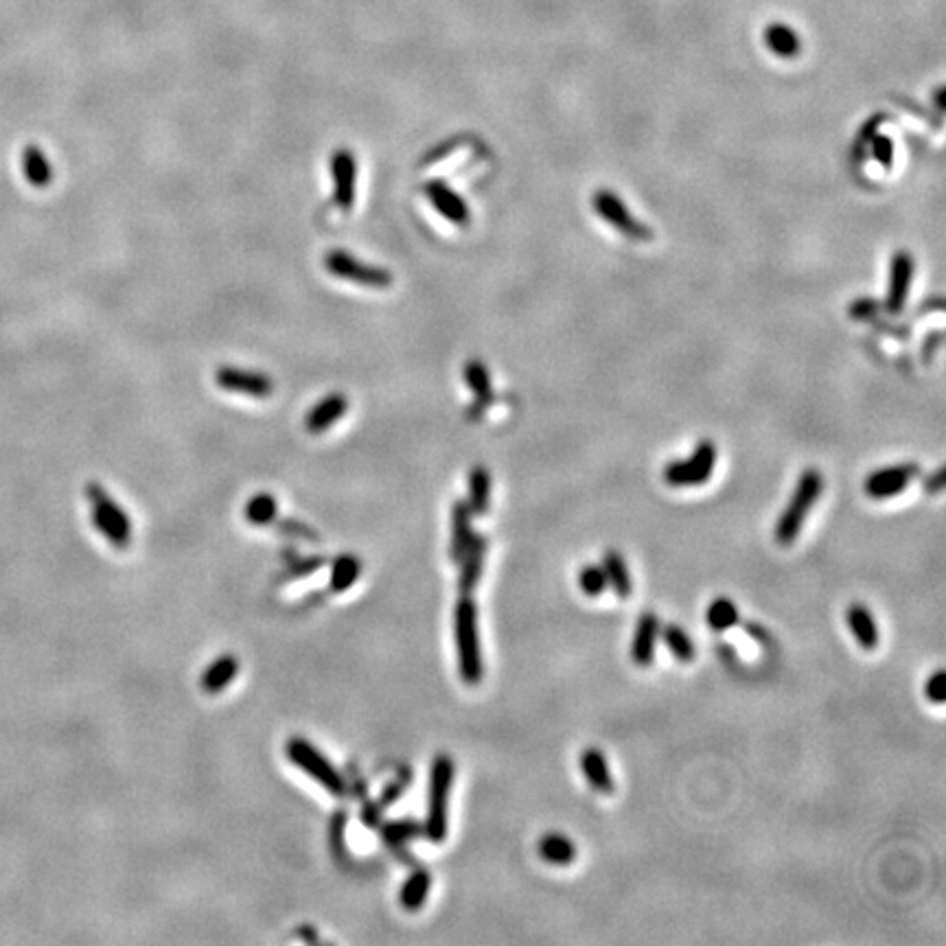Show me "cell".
I'll use <instances>...</instances> for the list:
<instances>
[{
    "mask_svg": "<svg viewBox=\"0 0 946 946\" xmlns=\"http://www.w3.org/2000/svg\"><path fill=\"white\" fill-rule=\"evenodd\" d=\"M454 636L458 649V671L467 686H478L484 677L478 605L471 596H460L454 607Z\"/></svg>",
    "mask_w": 946,
    "mask_h": 946,
    "instance_id": "obj_1",
    "label": "cell"
},
{
    "mask_svg": "<svg viewBox=\"0 0 946 946\" xmlns=\"http://www.w3.org/2000/svg\"><path fill=\"white\" fill-rule=\"evenodd\" d=\"M824 491V478L817 469H804L802 476L795 484V491L791 495V500L784 506L782 515L778 517L776 524V541L780 546H791L798 535L802 533V526L806 522V517L811 515V509L815 502L819 500V495Z\"/></svg>",
    "mask_w": 946,
    "mask_h": 946,
    "instance_id": "obj_2",
    "label": "cell"
},
{
    "mask_svg": "<svg viewBox=\"0 0 946 946\" xmlns=\"http://www.w3.org/2000/svg\"><path fill=\"white\" fill-rule=\"evenodd\" d=\"M456 765L447 754L434 758L430 774V795H428V817H425V835L432 844H443L447 837V804L452 793Z\"/></svg>",
    "mask_w": 946,
    "mask_h": 946,
    "instance_id": "obj_3",
    "label": "cell"
},
{
    "mask_svg": "<svg viewBox=\"0 0 946 946\" xmlns=\"http://www.w3.org/2000/svg\"><path fill=\"white\" fill-rule=\"evenodd\" d=\"M717 467V447L712 441H701L695 452L686 460H673L662 471V478L668 487H701L712 478V471Z\"/></svg>",
    "mask_w": 946,
    "mask_h": 946,
    "instance_id": "obj_4",
    "label": "cell"
},
{
    "mask_svg": "<svg viewBox=\"0 0 946 946\" xmlns=\"http://www.w3.org/2000/svg\"><path fill=\"white\" fill-rule=\"evenodd\" d=\"M86 495L92 502V519H95L99 533L106 535L117 548L128 546L132 539V522L128 513L121 511V506L99 484L86 487Z\"/></svg>",
    "mask_w": 946,
    "mask_h": 946,
    "instance_id": "obj_5",
    "label": "cell"
},
{
    "mask_svg": "<svg viewBox=\"0 0 946 946\" xmlns=\"http://www.w3.org/2000/svg\"><path fill=\"white\" fill-rule=\"evenodd\" d=\"M287 758H290L296 767H301L309 778H314L318 784H322L331 795H338L340 798V795L346 793V782L340 771L333 767L314 745L305 741V738L296 736L287 743Z\"/></svg>",
    "mask_w": 946,
    "mask_h": 946,
    "instance_id": "obj_6",
    "label": "cell"
},
{
    "mask_svg": "<svg viewBox=\"0 0 946 946\" xmlns=\"http://www.w3.org/2000/svg\"><path fill=\"white\" fill-rule=\"evenodd\" d=\"M325 268L329 274L338 276V279H344L355 285H364V287H373V290H386V287L392 285V274L375 268V265H366L364 261L355 259L349 252L342 250H333L325 257Z\"/></svg>",
    "mask_w": 946,
    "mask_h": 946,
    "instance_id": "obj_7",
    "label": "cell"
},
{
    "mask_svg": "<svg viewBox=\"0 0 946 946\" xmlns=\"http://www.w3.org/2000/svg\"><path fill=\"white\" fill-rule=\"evenodd\" d=\"M592 204H594V211L601 215L609 226H614L618 233H622L625 237L636 239V241H649L653 237L651 230L644 224H640L638 219L629 213V209L622 204V200L616 193L605 191V189L598 191L594 193Z\"/></svg>",
    "mask_w": 946,
    "mask_h": 946,
    "instance_id": "obj_8",
    "label": "cell"
},
{
    "mask_svg": "<svg viewBox=\"0 0 946 946\" xmlns=\"http://www.w3.org/2000/svg\"><path fill=\"white\" fill-rule=\"evenodd\" d=\"M918 473L920 467L916 463H903L872 471L863 482V491L870 500H890L894 495H901L918 478Z\"/></svg>",
    "mask_w": 946,
    "mask_h": 946,
    "instance_id": "obj_9",
    "label": "cell"
},
{
    "mask_svg": "<svg viewBox=\"0 0 946 946\" xmlns=\"http://www.w3.org/2000/svg\"><path fill=\"white\" fill-rule=\"evenodd\" d=\"M217 386L228 392H239V395H248V397H257L265 399L274 392V384L268 375L263 373H252V371H239V368L233 366H222L215 375Z\"/></svg>",
    "mask_w": 946,
    "mask_h": 946,
    "instance_id": "obj_10",
    "label": "cell"
},
{
    "mask_svg": "<svg viewBox=\"0 0 946 946\" xmlns=\"http://www.w3.org/2000/svg\"><path fill=\"white\" fill-rule=\"evenodd\" d=\"M489 550V539L473 533L469 546L465 550V555L460 557V576H458V592L460 596H471L476 592V587L482 579V570H484V557H487Z\"/></svg>",
    "mask_w": 946,
    "mask_h": 946,
    "instance_id": "obj_11",
    "label": "cell"
},
{
    "mask_svg": "<svg viewBox=\"0 0 946 946\" xmlns=\"http://www.w3.org/2000/svg\"><path fill=\"white\" fill-rule=\"evenodd\" d=\"M331 173L333 180H336V195H333V200H336L338 209H353L357 180V165L353 152H349V149H338V152L331 156Z\"/></svg>",
    "mask_w": 946,
    "mask_h": 946,
    "instance_id": "obj_12",
    "label": "cell"
},
{
    "mask_svg": "<svg viewBox=\"0 0 946 946\" xmlns=\"http://www.w3.org/2000/svg\"><path fill=\"white\" fill-rule=\"evenodd\" d=\"M660 627H662L660 618H657L655 611H644L638 620L636 633H633V640H631V660L640 668H646L655 662Z\"/></svg>",
    "mask_w": 946,
    "mask_h": 946,
    "instance_id": "obj_13",
    "label": "cell"
},
{
    "mask_svg": "<svg viewBox=\"0 0 946 946\" xmlns=\"http://www.w3.org/2000/svg\"><path fill=\"white\" fill-rule=\"evenodd\" d=\"M846 622H848V629L852 633V638L857 640V644L861 646L863 651L879 649V644H881L879 622H876V618H874V614H872L868 605H863V603L848 605Z\"/></svg>",
    "mask_w": 946,
    "mask_h": 946,
    "instance_id": "obj_14",
    "label": "cell"
},
{
    "mask_svg": "<svg viewBox=\"0 0 946 946\" xmlns=\"http://www.w3.org/2000/svg\"><path fill=\"white\" fill-rule=\"evenodd\" d=\"M579 765H581V771H583V778L587 780V784H590V787L596 793L611 795L616 791V780H614V776H611L609 763H607V758H605V754L601 752V749L585 747L581 752Z\"/></svg>",
    "mask_w": 946,
    "mask_h": 946,
    "instance_id": "obj_15",
    "label": "cell"
},
{
    "mask_svg": "<svg viewBox=\"0 0 946 946\" xmlns=\"http://www.w3.org/2000/svg\"><path fill=\"white\" fill-rule=\"evenodd\" d=\"M911 279H914V259H911L907 252H898L892 259L890 287H887V309H890L892 314H898V311L905 307Z\"/></svg>",
    "mask_w": 946,
    "mask_h": 946,
    "instance_id": "obj_16",
    "label": "cell"
},
{
    "mask_svg": "<svg viewBox=\"0 0 946 946\" xmlns=\"http://www.w3.org/2000/svg\"><path fill=\"white\" fill-rule=\"evenodd\" d=\"M425 195L428 200L434 204V209L441 213L445 219L454 224H467L469 222V209L465 200L460 198L458 193L447 187L445 182L434 180L425 184Z\"/></svg>",
    "mask_w": 946,
    "mask_h": 946,
    "instance_id": "obj_17",
    "label": "cell"
},
{
    "mask_svg": "<svg viewBox=\"0 0 946 946\" xmlns=\"http://www.w3.org/2000/svg\"><path fill=\"white\" fill-rule=\"evenodd\" d=\"M537 855H539L541 861H546L548 865L565 868V865H572L576 861L579 850H576L574 841L568 835L557 833V830H550V833H544L539 837Z\"/></svg>",
    "mask_w": 946,
    "mask_h": 946,
    "instance_id": "obj_18",
    "label": "cell"
},
{
    "mask_svg": "<svg viewBox=\"0 0 946 946\" xmlns=\"http://www.w3.org/2000/svg\"><path fill=\"white\" fill-rule=\"evenodd\" d=\"M346 410H349V401H346L344 395H338V392H336V395H329V397L322 399L318 406H314L309 410L307 419H305V428L311 434L325 432L327 428H331V425L342 417Z\"/></svg>",
    "mask_w": 946,
    "mask_h": 946,
    "instance_id": "obj_19",
    "label": "cell"
},
{
    "mask_svg": "<svg viewBox=\"0 0 946 946\" xmlns=\"http://www.w3.org/2000/svg\"><path fill=\"white\" fill-rule=\"evenodd\" d=\"M601 568H603V572H605L607 587H611V590H614V594H616L618 598H622V601H627V598H631V594H633V579H631V572H629V568H627L625 557H622L618 550H607V552H605Z\"/></svg>",
    "mask_w": 946,
    "mask_h": 946,
    "instance_id": "obj_20",
    "label": "cell"
},
{
    "mask_svg": "<svg viewBox=\"0 0 946 946\" xmlns=\"http://www.w3.org/2000/svg\"><path fill=\"white\" fill-rule=\"evenodd\" d=\"M763 40L767 44V49L774 55L782 57V60H791V57H798L800 49H802L800 36L795 33V29H791L789 25H784V22H774V25H769L765 29Z\"/></svg>",
    "mask_w": 946,
    "mask_h": 946,
    "instance_id": "obj_21",
    "label": "cell"
},
{
    "mask_svg": "<svg viewBox=\"0 0 946 946\" xmlns=\"http://www.w3.org/2000/svg\"><path fill=\"white\" fill-rule=\"evenodd\" d=\"M491 473L487 467H473L469 471V500L467 506L473 515H487L491 509Z\"/></svg>",
    "mask_w": 946,
    "mask_h": 946,
    "instance_id": "obj_22",
    "label": "cell"
},
{
    "mask_svg": "<svg viewBox=\"0 0 946 946\" xmlns=\"http://www.w3.org/2000/svg\"><path fill=\"white\" fill-rule=\"evenodd\" d=\"M471 517L473 513L469 511L467 502H456L452 509V548H449V555H452V561L458 563L460 557L465 555V550L469 546V541L476 530L471 528Z\"/></svg>",
    "mask_w": 946,
    "mask_h": 946,
    "instance_id": "obj_23",
    "label": "cell"
},
{
    "mask_svg": "<svg viewBox=\"0 0 946 946\" xmlns=\"http://www.w3.org/2000/svg\"><path fill=\"white\" fill-rule=\"evenodd\" d=\"M660 638L675 660L688 664L697 657L695 642H692V638L688 636V631L684 627L675 625V622H668V625L660 627Z\"/></svg>",
    "mask_w": 946,
    "mask_h": 946,
    "instance_id": "obj_24",
    "label": "cell"
},
{
    "mask_svg": "<svg viewBox=\"0 0 946 946\" xmlns=\"http://www.w3.org/2000/svg\"><path fill=\"white\" fill-rule=\"evenodd\" d=\"M22 169H25L27 182L38 189L49 187L53 180V169L38 145H29L25 152H22Z\"/></svg>",
    "mask_w": 946,
    "mask_h": 946,
    "instance_id": "obj_25",
    "label": "cell"
},
{
    "mask_svg": "<svg viewBox=\"0 0 946 946\" xmlns=\"http://www.w3.org/2000/svg\"><path fill=\"white\" fill-rule=\"evenodd\" d=\"M239 671V662L233 655H224L219 657L217 662H213L202 677V690L209 692V695H217L222 692L230 682H233L235 675Z\"/></svg>",
    "mask_w": 946,
    "mask_h": 946,
    "instance_id": "obj_26",
    "label": "cell"
},
{
    "mask_svg": "<svg viewBox=\"0 0 946 946\" xmlns=\"http://www.w3.org/2000/svg\"><path fill=\"white\" fill-rule=\"evenodd\" d=\"M706 622L712 631L723 633L732 627H736L741 622V611H738L736 603L728 596H719L708 605L706 611Z\"/></svg>",
    "mask_w": 946,
    "mask_h": 946,
    "instance_id": "obj_27",
    "label": "cell"
},
{
    "mask_svg": "<svg viewBox=\"0 0 946 946\" xmlns=\"http://www.w3.org/2000/svg\"><path fill=\"white\" fill-rule=\"evenodd\" d=\"M430 887H432V876H430L428 870L412 872L410 879L406 881V885L401 887V896H399L401 905L406 907L408 911L421 909L425 905V901H428Z\"/></svg>",
    "mask_w": 946,
    "mask_h": 946,
    "instance_id": "obj_28",
    "label": "cell"
},
{
    "mask_svg": "<svg viewBox=\"0 0 946 946\" xmlns=\"http://www.w3.org/2000/svg\"><path fill=\"white\" fill-rule=\"evenodd\" d=\"M465 382L473 395L478 397L480 406H487L489 399H493V390H491V377L487 373V368L480 360H469L465 364Z\"/></svg>",
    "mask_w": 946,
    "mask_h": 946,
    "instance_id": "obj_29",
    "label": "cell"
},
{
    "mask_svg": "<svg viewBox=\"0 0 946 946\" xmlns=\"http://www.w3.org/2000/svg\"><path fill=\"white\" fill-rule=\"evenodd\" d=\"M362 565L355 557L351 555H342L336 563H333V574H331V590L333 592H344L349 590L351 585H355L357 576H360Z\"/></svg>",
    "mask_w": 946,
    "mask_h": 946,
    "instance_id": "obj_30",
    "label": "cell"
},
{
    "mask_svg": "<svg viewBox=\"0 0 946 946\" xmlns=\"http://www.w3.org/2000/svg\"><path fill=\"white\" fill-rule=\"evenodd\" d=\"M579 587H581V592L590 598H598L601 594H605L607 579L601 565H596V563L583 565L579 572Z\"/></svg>",
    "mask_w": 946,
    "mask_h": 946,
    "instance_id": "obj_31",
    "label": "cell"
},
{
    "mask_svg": "<svg viewBox=\"0 0 946 946\" xmlns=\"http://www.w3.org/2000/svg\"><path fill=\"white\" fill-rule=\"evenodd\" d=\"M246 515L252 524H268L276 515V500L270 493L255 495L246 506Z\"/></svg>",
    "mask_w": 946,
    "mask_h": 946,
    "instance_id": "obj_32",
    "label": "cell"
},
{
    "mask_svg": "<svg viewBox=\"0 0 946 946\" xmlns=\"http://www.w3.org/2000/svg\"><path fill=\"white\" fill-rule=\"evenodd\" d=\"M925 697L929 703H936V706H940V703H944V697H946V673L942 671V668H938L936 673L929 675V679L925 682Z\"/></svg>",
    "mask_w": 946,
    "mask_h": 946,
    "instance_id": "obj_33",
    "label": "cell"
},
{
    "mask_svg": "<svg viewBox=\"0 0 946 946\" xmlns=\"http://www.w3.org/2000/svg\"><path fill=\"white\" fill-rule=\"evenodd\" d=\"M874 158L887 169L894 163V143L887 136L874 138Z\"/></svg>",
    "mask_w": 946,
    "mask_h": 946,
    "instance_id": "obj_34",
    "label": "cell"
},
{
    "mask_svg": "<svg viewBox=\"0 0 946 946\" xmlns=\"http://www.w3.org/2000/svg\"><path fill=\"white\" fill-rule=\"evenodd\" d=\"M421 830H423V828H421V826H417V824H414V822H406V824H403V826H401V824L390 826L388 830H384V835H386V837L392 841V844H397V841H401V839L406 841V839H410L412 835L421 833Z\"/></svg>",
    "mask_w": 946,
    "mask_h": 946,
    "instance_id": "obj_35",
    "label": "cell"
},
{
    "mask_svg": "<svg viewBox=\"0 0 946 946\" xmlns=\"http://www.w3.org/2000/svg\"><path fill=\"white\" fill-rule=\"evenodd\" d=\"M944 487V469H938L936 473H931L929 478H925V493L938 495Z\"/></svg>",
    "mask_w": 946,
    "mask_h": 946,
    "instance_id": "obj_36",
    "label": "cell"
},
{
    "mask_svg": "<svg viewBox=\"0 0 946 946\" xmlns=\"http://www.w3.org/2000/svg\"><path fill=\"white\" fill-rule=\"evenodd\" d=\"M747 631H749V636L756 638V640H765V629L763 627H758V625H747Z\"/></svg>",
    "mask_w": 946,
    "mask_h": 946,
    "instance_id": "obj_37",
    "label": "cell"
}]
</instances>
